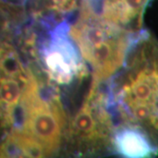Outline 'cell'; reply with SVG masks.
<instances>
[{
    "instance_id": "cell-6",
    "label": "cell",
    "mask_w": 158,
    "mask_h": 158,
    "mask_svg": "<svg viewBox=\"0 0 158 158\" xmlns=\"http://www.w3.org/2000/svg\"><path fill=\"white\" fill-rule=\"evenodd\" d=\"M114 153L122 158H154L158 148L141 127L118 125L114 135Z\"/></svg>"
},
{
    "instance_id": "cell-2",
    "label": "cell",
    "mask_w": 158,
    "mask_h": 158,
    "mask_svg": "<svg viewBox=\"0 0 158 158\" xmlns=\"http://www.w3.org/2000/svg\"><path fill=\"white\" fill-rule=\"evenodd\" d=\"M99 85L93 80L80 107L67 114L59 158H104L114 153L117 124Z\"/></svg>"
},
{
    "instance_id": "cell-3",
    "label": "cell",
    "mask_w": 158,
    "mask_h": 158,
    "mask_svg": "<svg viewBox=\"0 0 158 158\" xmlns=\"http://www.w3.org/2000/svg\"><path fill=\"white\" fill-rule=\"evenodd\" d=\"M69 34L92 69L93 80L98 83L113 77L121 69L132 44L129 33L123 27L84 9Z\"/></svg>"
},
{
    "instance_id": "cell-5",
    "label": "cell",
    "mask_w": 158,
    "mask_h": 158,
    "mask_svg": "<svg viewBox=\"0 0 158 158\" xmlns=\"http://www.w3.org/2000/svg\"><path fill=\"white\" fill-rule=\"evenodd\" d=\"M45 64L53 80L68 84L81 70V62L71 41L62 34H57L46 49Z\"/></svg>"
},
{
    "instance_id": "cell-1",
    "label": "cell",
    "mask_w": 158,
    "mask_h": 158,
    "mask_svg": "<svg viewBox=\"0 0 158 158\" xmlns=\"http://www.w3.org/2000/svg\"><path fill=\"white\" fill-rule=\"evenodd\" d=\"M106 96L117 125L141 127L158 148V41L148 33L132 42Z\"/></svg>"
},
{
    "instance_id": "cell-4",
    "label": "cell",
    "mask_w": 158,
    "mask_h": 158,
    "mask_svg": "<svg viewBox=\"0 0 158 158\" xmlns=\"http://www.w3.org/2000/svg\"><path fill=\"white\" fill-rule=\"evenodd\" d=\"M1 121L2 132L15 130L39 142L53 158H59L67 112L56 97L45 98L33 74L25 85L17 108L10 115L1 117Z\"/></svg>"
},
{
    "instance_id": "cell-8",
    "label": "cell",
    "mask_w": 158,
    "mask_h": 158,
    "mask_svg": "<svg viewBox=\"0 0 158 158\" xmlns=\"http://www.w3.org/2000/svg\"><path fill=\"white\" fill-rule=\"evenodd\" d=\"M47 9L59 13H68L78 6L79 0H39Z\"/></svg>"
},
{
    "instance_id": "cell-7",
    "label": "cell",
    "mask_w": 158,
    "mask_h": 158,
    "mask_svg": "<svg viewBox=\"0 0 158 158\" xmlns=\"http://www.w3.org/2000/svg\"><path fill=\"white\" fill-rule=\"evenodd\" d=\"M30 77V72L26 77H18L1 75V117L10 115L17 108Z\"/></svg>"
}]
</instances>
